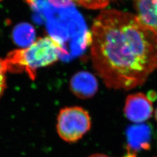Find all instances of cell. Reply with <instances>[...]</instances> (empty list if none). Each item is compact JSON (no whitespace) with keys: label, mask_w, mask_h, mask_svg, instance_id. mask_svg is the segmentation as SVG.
<instances>
[{"label":"cell","mask_w":157,"mask_h":157,"mask_svg":"<svg viewBox=\"0 0 157 157\" xmlns=\"http://www.w3.org/2000/svg\"><path fill=\"white\" fill-rule=\"evenodd\" d=\"M90 35L93 67L107 87L135 89L157 69V36L134 14L104 10L94 19Z\"/></svg>","instance_id":"cell-1"},{"label":"cell","mask_w":157,"mask_h":157,"mask_svg":"<svg viewBox=\"0 0 157 157\" xmlns=\"http://www.w3.org/2000/svg\"><path fill=\"white\" fill-rule=\"evenodd\" d=\"M64 52L60 41L46 36L39 38L28 47L12 51L5 61L8 71L26 72L34 80L39 69L54 63Z\"/></svg>","instance_id":"cell-2"},{"label":"cell","mask_w":157,"mask_h":157,"mask_svg":"<svg viewBox=\"0 0 157 157\" xmlns=\"http://www.w3.org/2000/svg\"><path fill=\"white\" fill-rule=\"evenodd\" d=\"M91 126L90 115L82 107H65L60 110L58 115V134L68 143L80 140L90 130Z\"/></svg>","instance_id":"cell-3"},{"label":"cell","mask_w":157,"mask_h":157,"mask_svg":"<svg viewBox=\"0 0 157 157\" xmlns=\"http://www.w3.org/2000/svg\"><path fill=\"white\" fill-rule=\"evenodd\" d=\"M153 111L152 101L143 93L130 94L126 99L124 113L133 123L141 124L147 121L151 117Z\"/></svg>","instance_id":"cell-4"},{"label":"cell","mask_w":157,"mask_h":157,"mask_svg":"<svg viewBox=\"0 0 157 157\" xmlns=\"http://www.w3.org/2000/svg\"><path fill=\"white\" fill-rule=\"evenodd\" d=\"M69 86L74 95L84 100L95 95L98 89V82L92 73L87 71H80L71 78Z\"/></svg>","instance_id":"cell-5"},{"label":"cell","mask_w":157,"mask_h":157,"mask_svg":"<svg viewBox=\"0 0 157 157\" xmlns=\"http://www.w3.org/2000/svg\"><path fill=\"white\" fill-rule=\"evenodd\" d=\"M135 15L145 28L157 36V0H133Z\"/></svg>","instance_id":"cell-6"},{"label":"cell","mask_w":157,"mask_h":157,"mask_svg":"<svg viewBox=\"0 0 157 157\" xmlns=\"http://www.w3.org/2000/svg\"><path fill=\"white\" fill-rule=\"evenodd\" d=\"M151 134L150 128L146 124L130 126L126 131L128 152L135 153L141 150H149Z\"/></svg>","instance_id":"cell-7"},{"label":"cell","mask_w":157,"mask_h":157,"mask_svg":"<svg viewBox=\"0 0 157 157\" xmlns=\"http://www.w3.org/2000/svg\"><path fill=\"white\" fill-rule=\"evenodd\" d=\"M36 32L33 27L28 23H21L13 30L12 38L17 45L28 47L34 42Z\"/></svg>","instance_id":"cell-8"},{"label":"cell","mask_w":157,"mask_h":157,"mask_svg":"<svg viewBox=\"0 0 157 157\" xmlns=\"http://www.w3.org/2000/svg\"><path fill=\"white\" fill-rule=\"evenodd\" d=\"M55 7L67 8L73 5L81 6L90 10L105 8L114 0H48Z\"/></svg>","instance_id":"cell-9"},{"label":"cell","mask_w":157,"mask_h":157,"mask_svg":"<svg viewBox=\"0 0 157 157\" xmlns=\"http://www.w3.org/2000/svg\"><path fill=\"white\" fill-rule=\"evenodd\" d=\"M6 87V76H0V97L3 94Z\"/></svg>","instance_id":"cell-10"},{"label":"cell","mask_w":157,"mask_h":157,"mask_svg":"<svg viewBox=\"0 0 157 157\" xmlns=\"http://www.w3.org/2000/svg\"><path fill=\"white\" fill-rule=\"evenodd\" d=\"M108 157V155H106L105 154H95L93 155H90V157Z\"/></svg>","instance_id":"cell-11"},{"label":"cell","mask_w":157,"mask_h":157,"mask_svg":"<svg viewBox=\"0 0 157 157\" xmlns=\"http://www.w3.org/2000/svg\"><path fill=\"white\" fill-rule=\"evenodd\" d=\"M155 119H156V121H157V108L156 111H155Z\"/></svg>","instance_id":"cell-12"}]
</instances>
